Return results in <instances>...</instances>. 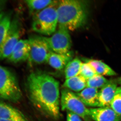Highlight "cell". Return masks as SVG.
Instances as JSON below:
<instances>
[{
  "instance_id": "1",
  "label": "cell",
  "mask_w": 121,
  "mask_h": 121,
  "mask_svg": "<svg viewBox=\"0 0 121 121\" xmlns=\"http://www.w3.org/2000/svg\"><path fill=\"white\" fill-rule=\"evenodd\" d=\"M29 99L36 108L55 119L59 118V83L52 76L41 71L30 74L27 79Z\"/></svg>"
},
{
  "instance_id": "2",
  "label": "cell",
  "mask_w": 121,
  "mask_h": 121,
  "mask_svg": "<svg viewBox=\"0 0 121 121\" xmlns=\"http://www.w3.org/2000/svg\"><path fill=\"white\" fill-rule=\"evenodd\" d=\"M57 12L58 25L69 31L77 30L83 26L86 21V5L82 1H58Z\"/></svg>"
},
{
  "instance_id": "3",
  "label": "cell",
  "mask_w": 121,
  "mask_h": 121,
  "mask_svg": "<svg viewBox=\"0 0 121 121\" xmlns=\"http://www.w3.org/2000/svg\"><path fill=\"white\" fill-rule=\"evenodd\" d=\"M58 1L33 15L32 28L36 32L50 35L56 31L58 25L57 8Z\"/></svg>"
},
{
  "instance_id": "4",
  "label": "cell",
  "mask_w": 121,
  "mask_h": 121,
  "mask_svg": "<svg viewBox=\"0 0 121 121\" xmlns=\"http://www.w3.org/2000/svg\"><path fill=\"white\" fill-rule=\"evenodd\" d=\"M22 94L16 76L10 70L0 65V99L19 101Z\"/></svg>"
},
{
  "instance_id": "5",
  "label": "cell",
  "mask_w": 121,
  "mask_h": 121,
  "mask_svg": "<svg viewBox=\"0 0 121 121\" xmlns=\"http://www.w3.org/2000/svg\"><path fill=\"white\" fill-rule=\"evenodd\" d=\"M60 104L62 110L78 115L84 121H90L89 108H86L75 93L70 90L64 89L61 91Z\"/></svg>"
},
{
  "instance_id": "6",
  "label": "cell",
  "mask_w": 121,
  "mask_h": 121,
  "mask_svg": "<svg viewBox=\"0 0 121 121\" xmlns=\"http://www.w3.org/2000/svg\"><path fill=\"white\" fill-rule=\"evenodd\" d=\"M43 37L52 52L64 55L71 52V38L67 29L58 26V30L51 37Z\"/></svg>"
},
{
  "instance_id": "7",
  "label": "cell",
  "mask_w": 121,
  "mask_h": 121,
  "mask_svg": "<svg viewBox=\"0 0 121 121\" xmlns=\"http://www.w3.org/2000/svg\"><path fill=\"white\" fill-rule=\"evenodd\" d=\"M22 25L18 17L16 16L12 20L11 25L2 47L0 50V60L10 56L22 35Z\"/></svg>"
},
{
  "instance_id": "8",
  "label": "cell",
  "mask_w": 121,
  "mask_h": 121,
  "mask_svg": "<svg viewBox=\"0 0 121 121\" xmlns=\"http://www.w3.org/2000/svg\"><path fill=\"white\" fill-rule=\"evenodd\" d=\"M28 39L30 43L29 62L36 64L47 62L48 56L52 51L43 37L33 36Z\"/></svg>"
},
{
  "instance_id": "9",
  "label": "cell",
  "mask_w": 121,
  "mask_h": 121,
  "mask_svg": "<svg viewBox=\"0 0 121 121\" xmlns=\"http://www.w3.org/2000/svg\"><path fill=\"white\" fill-rule=\"evenodd\" d=\"M91 118L95 121H121V116L110 107L89 108Z\"/></svg>"
},
{
  "instance_id": "10",
  "label": "cell",
  "mask_w": 121,
  "mask_h": 121,
  "mask_svg": "<svg viewBox=\"0 0 121 121\" xmlns=\"http://www.w3.org/2000/svg\"><path fill=\"white\" fill-rule=\"evenodd\" d=\"M117 87L115 81L109 80L107 84L102 87L99 93L98 107H110Z\"/></svg>"
},
{
  "instance_id": "11",
  "label": "cell",
  "mask_w": 121,
  "mask_h": 121,
  "mask_svg": "<svg viewBox=\"0 0 121 121\" xmlns=\"http://www.w3.org/2000/svg\"><path fill=\"white\" fill-rule=\"evenodd\" d=\"M0 119L9 121H27L19 110L9 104L0 102Z\"/></svg>"
},
{
  "instance_id": "12",
  "label": "cell",
  "mask_w": 121,
  "mask_h": 121,
  "mask_svg": "<svg viewBox=\"0 0 121 121\" xmlns=\"http://www.w3.org/2000/svg\"><path fill=\"white\" fill-rule=\"evenodd\" d=\"M99 93L98 89L86 87L75 94L85 105L98 107Z\"/></svg>"
},
{
  "instance_id": "13",
  "label": "cell",
  "mask_w": 121,
  "mask_h": 121,
  "mask_svg": "<svg viewBox=\"0 0 121 121\" xmlns=\"http://www.w3.org/2000/svg\"><path fill=\"white\" fill-rule=\"evenodd\" d=\"M72 53L64 55L52 52L48 58L47 63L51 66L57 70H61L72 60Z\"/></svg>"
},
{
  "instance_id": "14",
  "label": "cell",
  "mask_w": 121,
  "mask_h": 121,
  "mask_svg": "<svg viewBox=\"0 0 121 121\" xmlns=\"http://www.w3.org/2000/svg\"><path fill=\"white\" fill-rule=\"evenodd\" d=\"M63 86L68 90L80 92L86 87V79L79 75L66 79Z\"/></svg>"
},
{
  "instance_id": "15",
  "label": "cell",
  "mask_w": 121,
  "mask_h": 121,
  "mask_svg": "<svg viewBox=\"0 0 121 121\" xmlns=\"http://www.w3.org/2000/svg\"><path fill=\"white\" fill-rule=\"evenodd\" d=\"M12 17L11 12H2L0 13V50L11 25Z\"/></svg>"
},
{
  "instance_id": "16",
  "label": "cell",
  "mask_w": 121,
  "mask_h": 121,
  "mask_svg": "<svg viewBox=\"0 0 121 121\" xmlns=\"http://www.w3.org/2000/svg\"><path fill=\"white\" fill-rule=\"evenodd\" d=\"M86 62L89 63L94 69L98 74L102 76H112L117 73L109 66L101 60L93 59L86 60Z\"/></svg>"
},
{
  "instance_id": "17",
  "label": "cell",
  "mask_w": 121,
  "mask_h": 121,
  "mask_svg": "<svg viewBox=\"0 0 121 121\" xmlns=\"http://www.w3.org/2000/svg\"><path fill=\"white\" fill-rule=\"evenodd\" d=\"M25 1L30 13L33 15L52 4L55 0H27Z\"/></svg>"
},
{
  "instance_id": "18",
  "label": "cell",
  "mask_w": 121,
  "mask_h": 121,
  "mask_svg": "<svg viewBox=\"0 0 121 121\" xmlns=\"http://www.w3.org/2000/svg\"><path fill=\"white\" fill-rule=\"evenodd\" d=\"M82 62L80 60L75 58L68 63L65 67L66 79L79 75Z\"/></svg>"
},
{
  "instance_id": "19",
  "label": "cell",
  "mask_w": 121,
  "mask_h": 121,
  "mask_svg": "<svg viewBox=\"0 0 121 121\" xmlns=\"http://www.w3.org/2000/svg\"><path fill=\"white\" fill-rule=\"evenodd\" d=\"M108 80L103 76L97 74L86 79V87L98 89L104 86L109 82Z\"/></svg>"
},
{
  "instance_id": "20",
  "label": "cell",
  "mask_w": 121,
  "mask_h": 121,
  "mask_svg": "<svg viewBox=\"0 0 121 121\" xmlns=\"http://www.w3.org/2000/svg\"><path fill=\"white\" fill-rule=\"evenodd\" d=\"M29 52V48L13 52L7 59L9 62L14 63L25 61L28 60Z\"/></svg>"
},
{
  "instance_id": "21",
  "label": "cell",
  "mask_w": 121,
  "mask_h": 121,
  "mask_svg": "<svg viewBox=\"0 0 121 121\" xmlns=\"http://www.w3.org/2000/svg\"><path fill=\"white\" fill-rule=\"evenodd\" d=\"M110 107L117 113L121 116V86L117 87L111 103Z\"/></svg>"
},
{
  "instance_id": "22",
  "label": "cell",
  "mask_w": 121,
  "mask_h": 121,
  "mask_svg": "<svg viewBox=\"0 0 121 121\" xmlns=\"http://www.w3.org/2000/svg\"><path fill=\"white\" fill-rule=\"evenodd\" d=\"M97 74L94 69L90 64L86 62L82 63L79 74L80 75L87 79Z\"/></svg>"
},
{
  "instance_id": "23",
  "label": "cell",
  "mask_w": 121,
  "mask_h": 121,
  "mask_svg": "<svg viewBox=\"0 0 121 121\" xmlns=\"http://www.w3.org/2000/svg\"><path fill=\"white\" fill-rule=\"evenodd\" d=\"M29 48L30 43L29 39H20L15 46L12 53L20 50Z\"/></svg>"
},
{
  "instance_id": "24",
  "label": "cell",
  "mask_w": 121,
  "mask_h": 121,
  "mask_svg": "<svg viewBox=\"0 0 121 121\" xmlns=\"http://www.w3.org/2000/svg\"><path fill=\"white\" fill-rule=\"evenodd\" d=\"M78 115L71 112L67 111V121H82V119Z\"/></svg>"
},
{
  "instance_id": "25",
  "label": "cell",
  "mask_w": 121,
  "mask_h": 121,
  "mask_svg": "<svg viewBox=\"0 0 121 121\" xmlns=\"http://www.w3.org/2000/svg\"><path fill=\"white\" fill-rule=\"evenodd\" d=\"M7 4V1L0 0V13L2 12Z\"/></svg>"
},
{
  "instance_id": "26",
  "label": "cell",
  "mask_w": 121,
  "mask_h": 121,
  "mask_svg": "<svg viewBox=\"0 0 121 121\" xmlns=\"http://www.w3.org/2000/svg\"><path fill=\"white\" fill-rule=\"evenodd\" d=\"M117 82L118 83L121 84V76L118 79Z\"/></svg>"
},
{
  "instance_id": "27",
  "label": "cell",
  "mask_w": 121,
  "mask_h": 121,
  "mask_svg": "<svg viewBox=\"0 0 121 121\" xmlns=\"http://www.w3.org/2000/svg\"><path fill=\"white\" fill-rule=\"evenodd\" d=\"M0 121H9L7 120H4V119H0Z\"/></svg>"
}]
</instances>
